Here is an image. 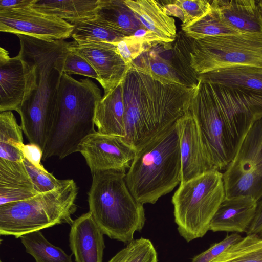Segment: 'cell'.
Masks as SVG:
<instances>
[{
    "label": "cell",
    "mask_w": 262,
    "mask_h": 262,
    "mask_svg": "<svg viewBox=\"0 0 262 262\" xmlns=\"http://www.w3.org/2000/svg\"><path fill=\"white\" fill-rule=\"evenodd\" d=\"M118 86L124 110V139L137 149L189 110L197 87L161 83L130 66Z\"/></svg>",
    "instance_id": "obj_1"
},
{
    "label": "cell",
    "mask_w": 262,
    "mask_h": 262,
    "mask_svg": "<svg viewBox=\"0 0 262 262\" xmlns=\"http://www.w3.org/2000/svg\"><path fill=\"white\" fill-rule=\"evenodd\" d=\"M18 53L36 68V89L17 111L29 143L43 150L51 127L67 56L74 42L17 34Z\"/></svg>",
    "instance_id": "obj_2"
},
{
    "label": "cell",
    "mask_w": 262,
    "mask_h": 262,
    "mask_svg": "<svg viewBox=\"0 0 262 262\" xmlns=\"http://www.w3.org/2000/svg\"><path fill=\"white\" fill-rule=\"evenodd\" d=\"M102 98L100 89L90 78L78 80L63 72L42 160L78 152L81 142L95 131V109Z\"/></svg>",
    "instance_id": "obj_3"
},
{
    "label": "cell",
    "mask_w": 262,
    "mask_h": 262,
    "mask_svg": "<svg viewBox=\"0 0 262 262\" xmlns=\"http://www.w3.org/2000/svg\"><path fill=\"white\" fill-rule=\"evenodd\" d=\"M125 180L133 195L142 204H155L181 183V160L176 121L137 149Z\"/></svg>",
    "instance_id": "obj_4"
},
{
    "label": "cell",
    "mask_w": 262,
    "mask_h": 262,
    "mask_svg": "<svg viewBox=\"0 0 262 262\" xmlns=\"http://www.w3.org/2000/svg\"><path fill=\"white\" fill-rule=\"evenodd\" d=\"M125 170H108L92 175L88 192L89 212L103 233L124 243L134 240L145 223L143 204L129 191Z\"/></svg>",
    "instance_id": "obj_5"
},
{
    "label": "cell",
    "mask_w": 262,
    "mask_h": 262,
    "mask_svg": "<svg viewBox=\"0 0 262 262\" xmlns=\"http://www.w3.org/2000/svg\"><path fill=\"white\" fill-rule=\"evenodd\" d=\"M78 188L72 179L57 188L26 200L0 206V234L20 238L26 234L62 224H72Z\"/></svg>",
    "instance_id": "obj_6"
},
{
    "label": "cell",
    "mask_w": 262,
    "mask_h": 262,
    "mask_svg": "<svg viewBox=\"0 0 262 262\" xmlns=\"http://www.w3.org/2000/svg\"><path fill=\"white\" fill-rule=\"evenodd\" d=\"M225 197L223 173L215 169L180 183L172 198L180 235L187 242L203 237Z\"/></svg>",
    "instance_id": "obj_7"
},
{
    "label": "cell",
    "mask_w": 262,
    "mask_h": 262,
    "mask_svg": "<svg viewBox=\"0 0 262 262\" xmlns=\"http://www.w3.org/2000/svg\"><path fill=\"white\" fill-rule=\"evenodd\" d=\"M190 54L191 68L197 75L233 66L262 68V33L193 40Z\"/></svg>",
    "instance_id": "obj_8"
},
{
    "label": "cell",
    "mask_w": 262,
    "mask_h": 262,
    "mask_svg": "<svg viewBox=\"0 0 262 262\" xmlns=\"http://www.w3.org/2000/svg\"><path fill=\"white\" fill-rule=\"evenodd\" d=\"M189 110L196 120L213 169L225 170L236 150L221 108L208 83L198 81Z\"/></svg>",
    "instance_id": "obj_9"
},
{
    "label": "cell",
    "mask_w": 262,
    "mask_h": 262,
    "mask_svg": "<svg viewBox=\"0 0 262 262\" xmlns=\"http://www.w3.org/2000/svg\"><path fill=\"white\" fill-rule=\"evenodd\" d=\"M181 34L172 42L155 45L132 61L129 66L161 83L196 86L197 74L190 64L193 39Z\"/></svg>",
    "instance_id": "obj_10"
},
{
    "label": "cell",
    "mask_w": 262,
    "mask_h": 262,
    "mask_svg": "<svg viewBox=\"0 0 262 262\" xmlns=\"http://www.w3.org/2000/svg\"><path fill=\"white\" fill-rule=\"evenodd\" d=\"M225 197H262V118L252 125L223 173Z\"/></svg>",
    "instance_id": "obj_11"
},
{
    "label": "cell",
    "mask_w": 262,
    "mask_h": 262,
    "mask_svg": "<svg viewBox=\"0 0 262 262\" xmlns=\"http://www.w3.org/2000/svg\"><path fill=\"white\" fill-rule=\"evenodd\" d=\"M31 6L0 10L1 32L47 40H64L71 37L73 25Z\"/></svg>",
    "instance_id": "obj_12"
},
{
    "label": "cell",
    "mask_w": 262,
    "mask_h": 262,
    "mask_svg": "<svg viewBox=\"0 0 262 262\" xmlns=\"http://www.w3.org/2000/svg\"><path fill=\"white\" fill-rule=\"evenodd\" d=\"M36 68L19 54L0 48V112L17 111L36 89Z\"/></svg>",
    "instance_id": "obj_13"
},
{
    "label": "cell",
    "mask_w": 262,
    "mask_h": 262,
    "mask_svg": "<svg viewBox=\"0 0 262 262\" xmlns=\"http://www.w3.org/2000/svg\"><path fill=\"white\" fill-rule=\"evenodd\" d=\"M78 151L84 157L92 175L108 170L128 169L137 149L120 136L95 130L79 145Z\"/></svg>",
    "instance_id": "obj_14"
},
{
    "label": "cell",
    "mask_w": 262,
    "mask_h": 262,
    "mask_svg": "<svg viewBox=\"0 0 262 262\" xmlns=\"http://www.w3.org/2000/svg\"><path fill=\"white\" fill-rule=\"evenodd\" d=\"M176 123L180 141L182 183L214 169L191 111L188 110Z\"/></svg>",
    "instance_id": "obj_15"
},
{
    "label": "cell",
    "mask_w": 262,
    "mask_h": 262,
    "mask_svg": "<svg viewBox=\"0 0 262 262\" xmlns=\"http://www.w3.org/2000/svg\"><path fill=\"white\" fill-rule=\"evenodd\" d=\"M207 83L221 108L237 152L253 124L262 118V112L245 100L236 89Z\"/></svg>",
    "instance_id": "obj_16"
},
{
    "label": "cell",
    "mask_w": 262,
    "mask_h": 262,
    "mask_svg": "<svg viewBox=\"0 0 262 262\" xmlns=\"http://www.w3.org/2000/svg\"><path fill=\"white\" fill-rule=\"evenodd\" d=\"M71 49L84 58L96 72L104 90V95L112 91L122 81L129 69L112 43L94 42L77 44Z\"/></svg>",
    "instance_id": "obj_17"
},
{
    "label": "cell",
    "mask_w": 262,
    "mask_h": 262,
    "mask_svg": "<svg viewBox=\"0 0 262 262\" xmlns=\"http://www.w3.org/2000/svg\"><path fill=\"white\" fill-rule=\"evenodd\" d=\"M104 234L89 211L73 221L69 245L75 262H102Z\"/></svg>",
    "instance_id": "obj_18"
},
{
    "label": "cell",
    "mask_w": 262,
    "mask_h": 262,
    "mask_svg": "<svg viewBox=\"0 0 262 262\" xmlns=\"http://www.w3.org/2000/svg\"><path fill=\"white\" fill-rule=\"evenodd\" d=\"M257 201L247 195L225 197L209 224V230L247 232L255 215Z\"/></svg>",
    "instance_id": "obj_19"
},
{
    "label": "cell",
    "mask_w": 262,
    "mask_h": 262,
    "mask_svg": "<svg viewBox=\"0 0 262 262\" xmlns=\"http://www.w3.org/2000/svg\"><path fill=\"white\" fill-rule=\"evenodd\" d=\"M211 5L224 21L239 33H262V10L259 1L214 0Z\"/></svg>",
    "instance_id": "obj_20"
},
{
    "label": "cell",
    "mask_w": 262,
    "mask_h": 262,
    "mask_svg": "<svg viewBox=\"0 0 262 262\" xmlns=\"http://www.w3.org/2000/svg\"><path fill=\"white\" fill-rule=\"evenodd\" d=\"M38 194L24 161L0 159V206L26 200Z\"/></svg>",
    "instance_id": "obj_21"
},
{
    "label": "cell",
    "mask_w": 262,
    "mask_h": 262,
    "mask_svg": "<svg viewBox=\"0 0 262 262\" xmlns=\"http://www.w3.org/2000/svg\"><path fill=\"white\" fill-rule=\"evenodd\" d=\"M141 24L156 34L164 42H173L177 37L174 19L167 15L162 4L155 0H124Z\"/></svg>",
    "instance_id": "obj_22"
},
{
    "label": "cell",
    "mask_w": 262,
    "mask_h": 262,
    "mask_svg": "<svg viewBox=\"0 0 262 262\" xmlns=\"http://www.w3.org/2000/svg\"><path fill=\"white\" fill-rule=\"evenodd\" d=\"M198 81L262 94V68L233 66L197 75Z\"/></svg>",
    "instance_id": "obj_23"
},
{
    "label": "cell",
    "mask_w": 262,
    "mask_h": 262,
    "mask_svg": "<svg viewBox=\"0 0 262 262\" xmlns=\"http://www.w3.org/2000/svg\"><path fill=\"white\" fill-rule=\"evenodd\" d=\"M94 121L99 133L125 138L124 110L118 86L98 103Z\"/></svg>",
    "instance_id": "obj_24"
},
{
    "label": "cell",
    "mask_w": 262,
    "mask_h": 262,
    "mask_svg": "<svg viewBox=\"0 0 262 262\" xmlns=\"http://www.w3.org/2000/svg\"><path fill=\"white\" fill-rule=\"evenodd\" d=\"M101 0H35L31 6L71 24L95 16Z\"/></svg>",
    "instance_id": "obj_25"
},
{
    "label": "cell",
    "mask_w": 262,
    "mask_h": 262,
    "mask_svg": "<svg viewBox=\"0 0 262 262\" xmlns=\"http://www.w3.org/2000/svg\"><path fill=\"white\" fill-rule=\"evenodd\" d=\"M96 16L116 32L124 37L145 29L124 0H101Z\"/></svg>",
    "instance_id": "obj_26"
},
{
    "label": "cell",
    "mask_w": 262,
    "mask_h": 262,
    "mask_svg": "<svg viewBox=\"0 0 262 262\" xmlns=\"http://www.w3.org/2000/svg\"><path fill=\"white\" fill-rule=\"evenodd\" d=\"M21 126L11 111L0 113V159L23 162L24 146Z\"/></svg>",
    "instance_id": "obj_27"
},
{
    "label": "cell",
    "mask_w": 262,
    "mask_h": 262,
    "mask_svg": "<svg viewBox=\"0 0 262 262\" xmlns=\"http://www.w3.org/2000/svg\"><path fill=\"white\" fill-rule=\"evenodd\" d=\"M20 239L26 252L31 255L35 262H72V254L68 255L60 248L52 244L40 230L23 235Z\"/></svg>",
    "instance_id": "obj_28"
},
{
    "label": "cell",
    "mask_w": 262,
    "mask_h": 262,
    "mask_svg": "<svg viewBox=\"0 0 262 262\" xmlns=\"http://www.w3.org/2000/svg\"><path fill=\"white\" fill-rule=\"evenodd\" d=\"M72 25L74 28L71 37L77 44L94 42L113 43L125 37L108 27L96 15Z\"/></svg>",
    "instance_id": "obj_29"
},
{
    "label": "cell",
    "mask_w": 262,
    "mask_h": 262,
    "mask_svg": "<svg viewBox=\"0 0 262 262\" xmlns=\"http://www.w3.org/2000/svg\"><path fill=\"white\" fill-rule=\"evenodd\" d=\"M182 30L187 37L193 40L239 33L224 21L219 11L212 6L207 14L188 26L182 27Z\"/></svg>",
    "instance_id": "obj_30"
},
{
    "label": "cell",
    "mask_w": 262,
    "mask_h": 262,
    "mask_svg": "<svg viewBox=\"0 0 262 262\" xmlns=\"http://www.w3.org/2000/svg\"><path fill=\"white\" fill-rule=\"evenodd\" d=\"M211 262H262V238L255 234L247 235Z\"/></svg>",
    "instance_id": "obj_31"
},
{
    "label": "cell",
    "mask_w": 262,
    "mask_h": 262,
    "mask_svg": "<svg viewBox=\"0 0 262 262\" xmlns=\"http://www.w3.org/2000/svg\"><path fill=\"white\" fill-rule=\"evenodd\" d=\"M161 42L162 39L156 34L141 28L133 35L112 43L116 46L122 59L129 65L143 53Z\"/></svg>",
    "instance_id": "obj_32"
},
{
    "label": "cell",
    "mask_w": 262,
    "mask_h": 262,
    "mask_svg": "<svg viewBox=\"0 0 262 262\" xmlns=\"http://www.w3.org/2000/svg\"><path fill=\"white\" fill-rule=\"evenodd\" d=\"M158 254L152 242L141 237L134 239L107 262H158Z\"/></svg>",
    "instance_id": "obj_33"
},
{
    "label": "cell",
    "mask_w": 262,
    "mask_h": 262,
    "mask_svg": "<svg viewBox=\"0 0 262 262\" xmlns=\"http://www.w3.org/2000/svg\"><path fill=\"white\" fill-rule=\"evenodd\" d=\"M173 3L182 13V27L193 23L207 14L211 9V1L175 0L173 1Z\"/></svg>",
    "instance_id": "obj_34"
},
{
    "label": "cell",
    "mask_w": 262,
    "mask_h": 262,
    "mask_svg": "<svg viewBox=\"0 0 262 262\" xmlns=\"http://www.w3.org/2000/svg\"><path fill=\"white\" fill-rule=\"evenodd\" d=\"M23 161L35 189L38 193L54 190L61 184L63 180L57 179L45 168H38L26 159Z\"/></svg>",
    "instance_id": "obj_35"
},
{
    "label": "cell",
    "mask_w": 262,
    "mask_h": 262,
    "mask_svg": "<svg viewBox=\"0 0 262 262\" xmlns=\"http://www.w3.org/2000/svg\"><path fill=\"white\" fill-rule=\"evenodd\" d=\"M71 47L66 58L64 73L69 75H81L98 81L99 77L94 69L84 58L73 51Z\"/></svg>",
    "instance_id": "obj_36"
},
{
    "label": "cell",
    "mask_w": 262,
    "mask_h": 262,
    "mask_svg": "<svg viewBox=\"0 0 262 262\" xmlns=\"http://www.w3.org/2000/svg\"><path fill=\"white\" fill-rule=\"evenodd\" d=\"M242 238L237 233L227 235L221 241L213 244L207 250L194 257L192 262H211L228 247Z\"/></svg>",
    "instance_id": "obj_37"
},
{
    "label": "cell",
    "mask_w": 262,
    "mask_h": 262,
    "mask_svg": "<svg viewBox=\"0 0 262 262\" xmlns=\"http://www.w3.org/2000/svg\"><path fill=\"white\" fill-rule=\"evenodd\" d=\"M24 158L33 165L40 169L45 167L41 163L43 157V150L37 144L29 143L25 144L23 148Z\"/></svg>",
    "instance_id": "obj_38"
},
{
    "label": "cell",
    "mask_w": 262,
    "mask_h": 262,
    "mask_svg": "<svg viewBox=\"0 0 262 262\" xmlns=\"http://www.w3.org/2000/svg\"><path fill=\"white\" fill-rule=\"evenodd\" d=\"M246 234H255L262 238V197L257 202L255 215Z\"/></svg>",
    "instance_id": "obj_39"
},
{
    "label": "cell",
    "mask_w": 262,
    "mask_h": 262,
    "mask_svg": "<svg viewBox=\"0 0 262 262\" xmlns=\"http://www.w3.org/2000/svg\"><path fill=\"white\" fill-rule=\"evenodd\" d=\"M35 0H0V10L32 5Z\"/></svg>",
    "instance_id": "obj_40"
},
{
    "label": "cell",
    "mask_w": 262,
    "mask_h": 262,
    "mask_svg": "<svg viewBox=\"0 0 262 262\" xmlns=\"http://www.w3.org/2000/svg\"><path fill=\"white\" fill-rule=\"evenodd\" d=\"M259 5L262 10V1H259Z\"/></svg>",
    "instance_id": "obj_41"
},
{
    "label": "cell",
    "mask_w": 262,
    "mask_h": 262,
    "mask_svg": "<svg viewBox=\"0 0 262 262\" xmlns=\"http://www.w3.org/2000/svg\"><path fill=\"white\" fill-rule=\"evenodd\" d=\"M1 262H2V260H1Z\"/></svg>",
    "instance_id": "obj_42"
}]
</instances>
